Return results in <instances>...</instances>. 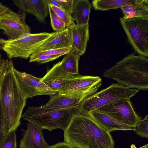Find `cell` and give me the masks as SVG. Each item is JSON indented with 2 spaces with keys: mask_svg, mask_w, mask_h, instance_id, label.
<instances>
[{
  "mask_svg": "<svg viewBox=\"0 0 148 148\" xmlns=\"http://www.w3.org/2000/svg\"><path fill=\"white\" fill-rule=\"evenodd\" d=\"M14 68L11 60H5L0 76V103L3 118V130L5 136L15 131L20 125L27 100L17 83L14 71Z\"/></svg>",
  "mask_w": 148,
  "mask_h": 148,
  "instance_id": "6da1fadb",
  "label": "cell"
},
{
  "mask_svg": "<svg viewBox=\"0 0 148 148\" xmlns=\"http://www.w3.org/2000/svg\"><path fill=\"white\" fill-rule=\"evenodd\" d=\"M65 142L77 148H114L110 133L88 116L75 114L64 130Z\"/></svg>",
  "mask_w": 148,
  "mask_h": 148,
  "instance_id": "7a4b0ae2",
  "label": "cell"
},
{
  "mask_svg": "<svg viewBox=\"0 0 148 148\" xmlns=\"http://www.w3.org/2000/svg\"><path fill=\"white\" fill-rule=\"evenodd\" d=\"M103 76L129 88L147 90L148 59L142 55L130 53L105 71Z\"/></svg>",
  "mask_w": 148,
  "mask_h": 148,
  "instance_id": "3957f363",
  "label": "cell"
},
{
  "mask_svg": "<svg viewBox=\"0 0 148 148\" xmlns=\"http://www.w3.org/2000/svg\"><path fill=\"white\" fill-rule=\"evenodd\" d=\"M78 106L58 109L44 107H29L22 117L43 129L50 131L60 129L64 130L73 116L77 113Z\"/></svg>",
  "mask_w": 148,
  "mask_h": 148,
  "instance_id": "277c9868",
  "label": "cell"
},
{
  "mask_svg": "<svg viewBox=\"0 0 148 148\" xmlns=\"http://www.w3.org/2000/svg\"><path fill=\"white\" fill-rule=\"evenodd\" d=\"M139 90L114 83L83 100L77 107V113L88 116L89 113L116 101L130 99Z\"/></svg>",
  "mask_w": 148,
  "mask_h": 148,
  "instance_id": "5b68a950",
  "label": "cell"
},
{
  "mask_svg": "<svg viewBox=\"0 0 148 148\" xmlns=\"http://www.w3.org/2000/svg\"><path fill=\"white\" fill-rule=\"evenodd\" d=\"M54 33L27 34L13 40L0 38V44L9 59L18 57L27 59Z\"/></svg>",
  "mask_w": 148,
  "mask_h": 148,
  "instance_id": "8992f818",
  "label": "cell"
},
{
  "mask_svg": "<svg viewBox=\"0 0 148 148\" xmlns=\"http://www.w3.org/2000/svg\"><path fill=\"white\" fill-rule=\"evenodd\" d=\"M121 23L128 40L140 55L148 56V17H139L124 19L120 18Z\"/></svg>",
  "mask_w": 148,
  "mask_h": 148,
  "instance_id": "52a82bcc",
  "label": "cell"
},
{
  "mask_svg": "<svg viewBox=\"0 0 148 148\" xmlns=\"http://www.w3.org/2000/svg\"><path fill=\"white\" fill-rule=\"evenodd\" d=\"M102 84L99 76L75 75L58 93L70 97L83 99L95 93Z\"/></svg>",
  "mask_w": 148,
  "mask_h": 148,
  "instance_id": "ba28073f",
  "label": "cell"
},
{
  "mask_svg": "<svg viewBox=\"0 0 148 148\" xmlns=\"http://www.w3.org/2000/svg\"><path fill=\"white\" fill-rule=\"evenodd\" d=\"M26 14H19L8 8L0 14V29L8 40H13L31 33L30 27L25 22Z\"/></svg>",
  "mask_w": 148,
  "mask_h": 148,
  "instance_id": "9c48e42d",
  "label": "cell"
},
{
  "mask_svg": "<svg viewBox=\"0 0 148 148\" xmlns=\"http://www.w3.org/2000/svg\"><path fill=\"white\" fill-rule=\"evenodd\" d=\"M97 110L121 123L134 127L141 119L134 111L129 99L116 101Z\"/></svg>",
  "mask_w": 148,
  "mask_h": 148,
  "instance_id": "30bf717a",
  "label": "cell"
},
{
  "mask_svg": "<svg viewBox=\"0 0 148 148\" xmlns=\"http://www.w3.org/2000/svg\"><path fill=\"white\" fill-rule=\"evenodd\" d=\"M14 73L19 87L27 99L42 95L50 96L58 92L51 89L38 78L25 72L14 69Z\"/></svg>",
  "mask_w": 148,
  "mask_h": 148,
  "instance_id": "8fae6325",
  "label": "cell"
},
{
  "mask_svg": "<svg viewBox=\"0 0 148 148\" xmlns=\"http://www.w3.org/2000/svg\"><path fill=\"white\" fill-rule=\"evenodd\" d=\"M75 75L64 70L59 62L48 70L44 76L41 78V81L49 88L58 92L64 85Z\"/></svg>",
  "mask_w": 148,
  "mask_h": 148,
  "instance_id": "7c38bea8",
  "label": "cell"
},
{
  "mask_svg": "<svg viewBox=\"0 0 148 148\" xmlns=\"http://www.w3.org/2000/svg\"><path fill=\"white\" fill-rule=\"evenodd\" d=\"M13 2L22 12L34 15L40 22H45L49 13L46 0H14Z\"/></svg>",
  "mask_w": 148,
  "mask_h": 148,
  "instance_id": "4fadbf2b",
  "label": "cell"
},
{
  "mask_svg": "<svg viewBox=\"0 0 148 148\" xmlns=\"http://www.w3.org/2000/svg\"><path fill=\"white\" fill-rule=\"evenodd\" d=\"M43 129L29 122L21 140L19 148H50L46 142L42 132Z\"/></svg>",
  "mask_w": 148,
  "mask_h": 148,
  "instance_id": "5bb4252c",
  "label": "cell"
},
{
  "mask_svg": "<svg viewBox=\"0 0 148 148\" xmlns=\"http://www.w3.org/2000/svg\"><path fill=\"white\" fill-rule=\"evenodd\" d=\"M71 35L72 50L80 56L84 54L89 40V24L78 25L75 23L68 28Z\"/></svg>",
  "mask_w": 148,
  "mask_h": 148,
  "instance_id": "9a60e30c",
  "label": "cell"
},
{
  "mask_svg": "<svg viewBox=\"0 0 148 148\" xmlns=\"http://www.w3.org/2000/svg\"><path fill=\"white\" fill-rule=\"evenodd\" d=\"M88 116L102 127L110 133L116 130H134L135 127L121 123L97 110L90 112Z\"/></svg>",
  "mask_w": 148,
  "mask_h": 148,
  "instance_id": "2e32d148",
  "label": "cell"
},
{
  "mask_svg": "<svg viewBox=\"0 0 148 148\" xmlns=\"http://www.w3.org/2000/svg\"><path fill=\"white\" fill-rule=\"evenodd\" d=\"M71 46L70 32L69 28L66 27L54 32L53 34L45 41L37 51L71 48Z\"/></svg>",
  "mask_w": 148,
  "mask_h": 148,
  "instance_id": "e0dca14e",
  "label": "cell"
},
{
  "mask_svg": "<svg viewBox=\"0 0 148 148\" xmlns=\"http://www.w3.org/2000/svg\"><path fill=\"white\" fill-rule=\"evenodd\" d=\"M148 3V0H94L92 6L96 10L106 11L129 5H138Z\"/></svg>",
  "mask_w": 148,
  "mask_h": 148,
  "instance_id": "ac0fdd59",
  "label": "cell"
},
{
  "mask_svg": "<svg viewBox=\"0 0 148 148\" xmlns=\"http://www.w3.org/2000/svg\"><path fill=\"white\" fill-rule=\"evenodd\" d=\"M48 102L44 107L58 109H63L78 106L83 99L74 98L59 94L50 96Z\"/></svg>",
  "mask_w": 148,
  "mask_h": 148,
  "instance_id": "d6986e66",
  "label": "cell"
},
{
  "mask_svg": "<svg viewBox=\"0 0 148 148\" xmlns=\"http://www.w3.org/2000/svg\"><path fill=\"white\" fill-rule=\"evenodd\" d=\"M91 5L88 0H77L75 1L73 10L72 17L76 25L88 24Z\"/></svg>",
  "mask_w": 148,
  "mask_h": 148,
  "instance_id": "ffe728a7",
  "label": "cell"
},
{
  "mask_svg": "<svg viewBox=\"0 0 148 148\" xmlns=\"http://www.w3.org/2000/svg\"><path fill=\"white\" fill-rule=\"evenodd\" d=\"M80 56L72 50L66 54L60 62L62 69L66 72L75 75H79L78 63Z\"/></svg>",
  "mask_w": 148,
  "mask_h": 148,
  "instance_id": "44dd1931",
  "label": "cell"
},
{
  "mask_svg": "<svg viewBox=\"0 0 148 148\" xmlns=\"http://www.w3.org/2000/svg\"><path fill=\"white\" fill-rule=\"evenodd\" d=\"M124 19L139 17H148V3L138 5H129L121 7Z\"/></svg>",
  "mask_w": 148,
  "mask_h": 148,
  "instance_id": "7402d4cb",
  "label": "cell"
},
{
  "mask_svg": "<svg viewBox=\"0 0 148 148\" xmlns=\"http://www.w3.org/2000/svg\"><path fill=\"white\" fill-rule=\"evenodd\" d=\"M71 47H67L58 49H50L43 51H36L30 57L29 60L43 55L55 56H61L66 54L72 50Z\"/></svg>",
  "mask_w": 148,
  "mask_h": 148,
  "instance_id": "603a6c76",
  "label": "cell"
},
{
  "mask_svg": "<svg viewBox=\"0 0 148 148\" xmlns=\"http://www.w3.org/2000/svg\"><path fill=\"white\" fill-rule=\"evenodd\" d=\"M51 23L54 31H57L66 28L65 23L55 12L50 6L48 5Z\"/></svg>",
  "mask_w": 148,
  "mask_h": 148,
  "instance_id": "cb8c5ba5",
  "label": "cell"
},
{
  "mask_svg": "<svg viewBox=\"0 0 148 148\" xmlns=\"http://www.w3.org/2000/svg\"><path fill=\"white\" fill-rule=\"evenodd\" d=\"M136 134L142 137L148 138V115L141 119L134 127Z\"/></svg>",
  "mask_w": 148,
  "mask_h": 148,
  "instance_id": "d4e9b609",
  "label": "cell"
},
{
  "mask_svg": "<svg viewBox=\"0 0 148 148\" xmlns=\"http://www.w3.org/2000/svg\"><path fill=\"white\" fill-rule=\"evenodd\" d=\"M50 6L56 14L64 21L66 28H68L71 25L75 24L71 14L56 7Z\"/></svg>",
  "mask_w": 148,
  "mask_h": 148,
  "instance_id": "484cf974",
  "label": "cell"
},
{
  "mask_svg": "<svg viewBox=\"0 0 148 148\" xmlns=\"http://www.w3.org/2000/svg\"><path fill=\"white\" fill-rule=\"evenodd\" d=\"M0 148H17L15 131L7 135Z\"/></svg>",
  "mask_w": 148,
  "mask_h": 148,
  "instance_id": "4316f807",
  "label": "cell"
},
{
  "mask_svg": "<svg viewBox=\"0 0 148 148\" xmlns=\"http://www.w3.org/2000/svg\"><path fill=\"white\" fill-rule=\"evenodd\" d=\"M61 56L60 55L41 56L33 59L29 60V62H37L39 63L42 64L54 60Z\"/></svg>",
  "mask_w": 148,
  "mask_h": 148,
  "instance_id": "83f0119b",
  "label": "cell"
},
{
  "mask_svg": "<svg viewBox=\"0 0 148 148\" xmlns=\"http://www.w3.org/2000/svg\"><path fill=\"white\" fill-rule=\"evenodd\" d=\"M62 10L72 14L75 1L74 0H57Z\"/></svg>",
  "mask_w": 148,
  "mask_h": 148,
  "instance_id": "f1b7e54d",
  "label": "cell"
},
{
  "mask_svg": "<svg viewBox=\"0 0 148 148\" xmlns=\"http://www.w3.org/2000/svg\"><path fill=\"white\" fill-rule=\"evenodd\" d=\"M3 118L0 103V148L6 136L4 134L3 130Z\"/></svg>",
  "mask_w": 148,
  "mask_h": 148,
  "instance_id": "f546056e",
  "label": "cell"
},
{
  "mask_svg": "<svg viewBox=\"0 0 148 148\" xmlns=\"http://www.w3.org/2000/svg\"><path fill=\"white\" fill-rule=\"evenodd\" d=\"M50 148H76L65 142H59L50 146Z\"/></svg>",
  "mask_w": 148,
  "mask_h": 148,
  "instance_id": "4dcf8cb0",
  "label": "cell"
},
{
  "mask_svg": "<svg viewBox=\"0 0 148 148\" xmlns=\"http://www.w3.org/2000/svg\"><path fill=\"white\" fill-rule=\"evenodd\" d=\"M46 1L48 5L54 6L62 9L60 5L57 0H46Z\"/></svg>",
  "mask_w": 148,
  "mask_h": 148,
  "instance_id": "1f68e13d",
  "label": "cell"
},
{
  "mask_svg": "<svg viewBox=\"0 0 148 148\" xmlns=\"http://www.w3.org/2000/svg\"><path fill=\"white\" fill-rule=\"evenodd\" d=\"M1 56L0 52V76L2 73L5 61V60L4 59H2L1 58Z\"/></svg>",
  "mask_w": 148,
  "mask_h": 148,
  "instance_id": "d6a6232c",
  "label": "cell"
},
{
  "mask_svg": "<svg viewBox=\"0 0 148 148\" xmlns=\"http://www.w3.org/2000/svg\"><path fill=\"white\" fill-rule=\"evenodd\" d=\"M8 8L5 5L0 3V14L7 10Z\"/></svg>",
  "mask_w": 148,
  "mask_h": 148,
  "instance_id": "836d02e7",
  "label": "cell"
},
{
  "mask_svg": "<svg viewBox=\"0 0 148 148\" xmlns=\"http://www.w3.org/2000/svg\"><path fill=\"white\" fill-rule=\"evenodd\" d=\"M139 148H148V144L147 145Z\"/></svg>",
  "mask_w": 148,
  "mask_h": 148,
  "instance_id": "e575fe53",
  "label": "cell"
},
{
  "mask_svg": "<svg viewBox=\"0 0 148 148\" xmlns=\"http://www.w3.org/2000/svg\"><path fill=\"white\" fill-rule=\"evenodd\" d=\"M2 49V45L0 44V50L1 49Z\"/></svg>",
  "mask_w": 148,
  "mask_h": 148,
  "instance_id": "d590c367",
  "label": "cell"
}]
</instances>
